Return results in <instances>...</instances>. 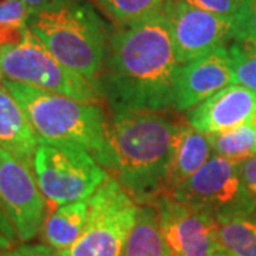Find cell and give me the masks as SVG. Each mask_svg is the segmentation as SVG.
Masks as SVG:
<instances>
[{"label":"cell","instance_id":"f546056e","mask_svg":"<svg viewBox=\"0 0 256 256\" xmlns=\"http://www.w3.org/2000/svg\"><path fill=\"white\" fill-rule=\"evenodd\" d=\"M249 214H252V215H255L256 216V200H252V204H250V212Z\"/></svg>","mask_w":256,"mask_h":256},{"label":"cell","instance_id":"3957f363","mask_svg":"<svg viewBox=\"0 0 256 256\" xmlns=\"http://www.w3.org/2000/svg\"><path fill=\"white\" fill-rule=\"evenodd\" d=\"M30 121L40 142L78 148L110 174L114 156L108 141V120L98 104L82 102L22 82L3 80Z\"/></svg>","mask_w":256,"mask_h":256},{"label":"cell","instance_id":"83f0119b","mask_svg":"<svg viewBox=\"0 0 256 256\" xmlns=\"http://www.w3.org/2000/svg\"><path fill=\"white\" fill-rule=\"evenodd\" d=\"M20 2L26 3L28 8L34 12V10L40 9V8H43V6H46L47 3H50L52 0H20Z\"/></svg>","mask_w":256,"mask_h":256},{"label":"cell","instance_id":"ffe728a7","mask_svg":"<svg viewBox=\"0 0 256 256\" xmlns=\"http://www.w3.org/2000/svg\"><path fill=\"white\" fill-rule=\"evenodd\" d=\"M90 2L118 28L164 10L165 6L171 0H90Z\"/></svg>","mask_w":256,"mask_h":256},{"label":"cell","instance_id":"d4e9b609","mask_svg":"<svg viewBox=\"0 0 256 256\" xmlns=\"http://www.w3.org/2000/svg\"><path fill=\"white\" fill-rule=\"evenodd\" d=\"M238 174L249 200H256V154L239 161Z\"/></svg>","mask_w":256,"mask_h":256},{"label":"cell","instance_id":"cb8c5ba5","mask_svg":"<svg viewBox=\"0 0 256 256\" xmlns=\"http://www.w3.org/2000/svg\"><path fill=\"white\" fill-rule=\"evenodd\" d=\"M180 2H185L194 8L210 12L222 18H234L238 13L242 0H180Z\"/></svg>","mask_w":256,"mask_h":256},{"label":"cell","instance_id":"8992f818","mask_svg":"<svg viewBox=\"0 0 256 256\" xmlns=\"http://www.w3.org/2000/svg\"><path fill=\"white\" fill-rule=\"evenodd\" d=\"M90 214L80 239L63 256H121L136 225L137 202L108 174L88 198Z\"/></svg>","mask_w":256,"mask_h":256},{"label":"cell","instance_id":"1f68e13d","mask_svg":"<svg viewBox=\"0 0 256 256\" xmlns=\"http://www.w3.org/2000/svg\"><path fill=\"white\" fill-rule=\"evenodd\" d=\"M3 82V77H2V73H0V82Z\"/></svg>","mask_w":256,"mask_h":256},{"label":"cell","instance_id":"7402d4cb","mask_svg":"<svg viewBox=\"0 0 256 256\" xmlns=\"http://www.w3.org/2000/svg\"><path fill=\"white\" fill-rule=\"evenodd\" d=\"M232 42L256 47V0H242L234 18Z\"/></svg>","mask_w":256,"mask_h":256},{"label":"cell","instance_id":"9c48e42d","mask_svg":"<svg viewBox=\"0 0 256 256\" xmlns=\"http://www.w3.org/2000/svg\"><path fill=\"white\" fill-rule=\"evenodd\" d=\"M164 10L180 64L190 63L232 43L234 18H222L180 0L170 2Z\"/></svg>","mask_w":256,"mask_h":256},{"label":"cell","instance_id":"5bb4252c","mask_svg":"<svg viewBox=\"0 0 256 256\" xmlns=\"http://www.w3.org/2000/svg\"><path fill=\"white\" fill-rule=\"evenodd\" d=\"M40 144L20 104L0 82V148L33 170Z\"/></svg>","mask_w":256,"mask_h":256},{"label":"cell","instance_id":"7c38bea8","mask_svg":"<svg viewBox=\"0 0 256 256\" xmlns=\"http://www.w3.org/2000/svg\"><path fill=\"white\" fill-rule=\"evenodd\" d=\"M232 84L228 47L181 64L175 77V111L190 112Z\"/></svg>","mask_w":256,"mask_h":256},{"label":"cell","instance_id":"484cf974","mask_svg":"<svg viewBox=\"0 0 256 256\" xmlns=\"http://www.w3.org/2000/svg\"><path fill=\"white\" fill-rule=\"evenodd\" d=\"M0 256H63L60 250L44 244H28L13 246L9 250L0 252Z\"/></svg>","mask_w":256,"mask_h":256},{"label":"cell","instance_id":"52a82bcc","mask_svg":"<svg viewBox=\"0 0 256 256\" xmlns=\"http://www.w3.org/2000/svg\"><path fill=\"white\" fill-rule=\"evenodd\" d=\"M33 171L43 196L56 208L88 200L110 174L88 152L47 142L37 146Z\"/></svg>","mask_w":256,"mask_h":256},{"label":"cell","instance_id":"6da1fadb","mask_svg":"<svg viewBox=\"0 0 256 256\" xmlns=\"http://www.w3.org/2000/svg\"><path fill=\"white\" fill-rule=\"evenodd\" d=\"M176 60L165 10L112 32L100 88L112 112L175 110Z\"/></svg>","mask_w":256,"mask_h":256},{"label":"cell","instance_id":"4fadbf2b","mask_svg":"<svg viewBox=\"0 0 256 256\" xmlns=\"http://www.w3.org/2000/svg\"><path fill=\"white\" fill-rule=\"evenodd\" d=\"M256 114V92L230 84L186 112V121L205 136L226 132L250 122Z\"/></svg>","mask_w":256,"mask_h":256},{"label":"cell","instance_id":"7a4b0ae2","mask_svg":"<svg viewBox=\"0 0 256 256\" xmlns=\"http://www.w3.org/2000/svg\"><path fill=\"white\" fill-rule=\"evenodd\" d=\"M166 112H112L108 121V141L114 156L111 175L138 205H151L165 194L172 146L184 121Z\"/></svg>","mask_w":256,"mask_h":256},{"label":"cell","instance_id":"ba28073f","mask_svg":"<svg viewBox=\"0 0 256 256\" xmlns=\"http://www.w3.org/2000/svg\"><path fill=\"white\" fill-rule=\"evenodd\" d=\"M174 200L192 208L220 215L250 212V204L239 180L238 162L212 154L206 164L172 194Z\"/></svg>","mask_w":256,"mask_h":256},{"label":"cell","instance_id":"2e32d148","mask_svg":"<svg viewBox=\"0 0 256 256\" xmlns=\"http://www.w3.org/2000/svg\"><path fill=\"white\" fill-rule=\"evenodd\" d=\"M90 214L88 200L57 206L44 220L42 235L46 245L63 252L72 248L82 235Z\"/></svg>","mask_w":256,"mask_h":256},{"label":"cell","instance_id":"30bf717a","mask_svg":"<svg viewBox=\"0 0 256 256\" xmlns=\"http://www.w3.org/2000/svg\"><path fill=\"white\" fill-rule=\"evenodd\" d=\"M0 201L20 240H32L42 230L47 201L38 188L34 171L2 148Z\"/></svg>","mask_w":256,"mask_h":256},{"label":"cell","instance_id":"9a60e30c","mask_svg":"<svg viewBox=\"0 0 256 256\" xmlns=\"http://www.w3.org/2000/svg\"><path fill=\"white\" fill-rule=\"evenodd\" d=\"M212 154L210 137L191 127L186 120L182 121L175 137L165 175V194H172L180 185L191 178L206 164Z\"/></svg>","mask_w":256,"mask_h":256},{"label":"cell","instance_id":"603a6c76","mask_svg":"<svg viewBox=\"0 0 256 256\" xmlns=\"http://www.w3.org/2000/svg\"><path fill=\"white\" fill-rule=\"evenodd\" d=\"M33 10L20 0L0 2V24H9L16 28H28V18Z\"/></svg>","mask_w":256,"mask_h":256},{"label":"cell","instance_id":"e0dca14e","mask_svg":"<svg viewBox=\"0 0 256 256\" xmlns=\"http://www.w3.org/2000/svg\"><path fill=\"white\" fill-rule=\"evenodd\" d=\"M220 250L229 256H256V216L248 212L215 215Z\"/></svg>","mask_w":256,"mask_h":256},{"label":"cell","instance_id":"d6986e66","mask_svg":"<svg viewBox=\"0 0 256 256\" xmlns=\"http://www.w3.org/2000/svg\"><path fill=\"white\" fill-rule=\"evenodd\" d=\"M208 137L214 154L235 162L256 154V126L252 121L226 132Z\"/></svg>","mask_w":256,"mask_h":256},{"label":"cell","instance_id":"277c9868","mask_svg":"<svg viewBox=\"0 0 256 256\" xmlns=\"http://www.w3.org/2000/svg\"><path fill=\"white\" fill-rule=\"evenodd\" d=\"M28 28L60 63L100 88L114 30L90 0H52L32 13Z\"/></svg>","mask_w":256,"mask_h":256},{"label":"cell","instance_id":"ac0fdd59","mask_svg":"<svg viewBox=\"0 0 256 256\" xmlns=\"http://www.w3.org/2000/svg\"><path fill=\"white\" fill-rule=\"evenodd\" d=\"M121 256H175L161 232L152 205H140L136 225Z\"/></svg>","mask_w":256,"mask_h":256},{"label":"cell","instance_id":"5b68a950","mask_svg":"<svg viewBox=\"0 0 256 256\" xmlns=\"http://www.w3.org/2000/svg\"><path fill=\"white\" fill-rule=\"evenodd\" d=\"M0 73L3 80L82 102L98 104L102 97L96 84L60 63L28 28L18 43L0 48Z\"/></svg>","mask_w":256,"mask_h":256},{"label":"cell","instance_id":"f1b7e54d","mask_svg":"<svg viewBox=\"0 0 256 256\" xmlns=\"http://www.w3.org/2000/svg\"><path fill=\"white\" fill-rule=\"evenodd\" d=\"M14 246V244L6 238L2 232H0V252H4V250H9L12 248Z\"/></svg>","mask_w":256,"mask_h":256},{"label":"cell","instance_id":"4dcf8cb0","mask_svg":"<svg viewBox=\"0 0 256 256\" xmlns=\"http://www.w3.org/2000/svg\"><path fill=\"white\" fill-rule=\"evenodd\" d=\"M208 256H229V255L228 254H225L224 250H215V252H212V254Z\"/></svg>","mask_w":256,"mask_h":256},{"label":"cell","instance_id":"4316f807","mask_svg":"<svg viewBox=\"0 0 256 256\" xmlns=\"http://www.w3.org/2000/svg\"><path fill=\"white\" fill-rule=\"evenodd\" d=\"M0 232L9 239V240H12L13 244H16V240L18 239V232L14 229V225H13L12 220H10L9 214L4 210L2 201H0Z\"/></svg>","mask_w":256,"mask_h":256},{"label":"cell","instance_id":"44dd1931","mask_svg":"<svg viewBox=\"0 0 256 256\" xmlns=\"http://www.w3.org/2000/svg\"><path fill=\"white\" fill-rule=\"evenodd\" d=\"M232 84H239L256 92V47L232 42L228 47Z\"/></svg>","mask_w":256,"mask_h":256},{"label":"cell","instance_id":"8fae6325","mask_svg":"<svg viewBox=\"0 0 256 256\" xmlns=\"http://www.w3.org/2000/svg\"><path fill=\"white\" fill-rule=\"evenodd\" d=\"M151 205L175 256H208L220 250L215 215L185 205L168 194L158 196Z\"/></svg>","mask_w":256,"mask_h":256}]
</instances>
